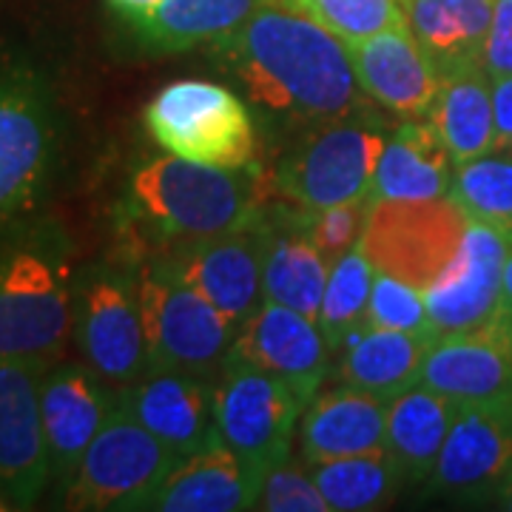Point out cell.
<instances>
[{"instance_id":"6da1fadb","label":"cell","mask_w":512,"mask_h":512,"mask_svg":"<svg viewBox=\"0 0 512 512\" xmlns=\"http://www.w3.org/2000/svg\"><path fill=\"white\" fill-rule=\"evenodd\" d=\"M248 100L279 128L328 126L370 111L348 43L285 3H259L237 32L214 43Z\"/></svg>"},{"instance_id":"7a4b0ae2","label":"cell","mask_w":512,"mask_h":512,"mask_svg":"<svg viewBox=\"0 0 512 512\" xmlns=\"http://www.w3.org/2000/svg\"><path fill=\"white\" fill-rule=\"evenodd\" d=\"M268 188L274 174L268 180L256 163L217 168L165 151L134 168L128 211L163 237L200 242L262 220Z\"/></svg>"},{"instance_id":"3957f363","label":"cell","mask_w":512,"mask_h":512,"mask_svg":"<svg viewBox=\"0 0 512 512\" xmlns=\"http://www.w3.org/2000/svg\"><path fill=\"white\" fill-rule=\"evenodd\" d=\"M74 330L69 245L32 228L0 245V359L55 365Z\"/></svg>"},{"instance_id":"277c9868","label":"cell","mask_w":512,"mask_h":512,"mask_svg":"<svg viewBox=\"0 0 512 512\" xmlns=\"http://www.w3.org/2000/svg\"><path fill=\"white\" fill-rule=\"evenodd\" d=\"M387 134L373 111L311 128L274 168L276 191L299 208H330L370 197Z\"/></svg>"},{"instance_id":"5b68a950","label":"cell","mask_w":512,"mask_h":512,"mask_svg":"<svg viewBox=\"0 0 512 512\" xmlns=\"http://www.w3.org/2000/svg\"><path fill=\"white\" fill-rule=\"evenodd\" d=\"M154 143L191 163L245 168L256 163V128L248 106L225 86L180 80L146 106Z\"/></svg>"},{"instance_id":"8992f818","label":"cell","mask_w":512,"mask_h":512,"mask_svg":"<svg viewBox=\"0 0 512 512\" xmlns=\"http://www.w3.org/2000/svg\"><path fill=\"white\" fill-rule=\"evenodd\" d=\"M137 288L146 325L148 367L188 370L202 379L220 373L237 345V325L180 282L163 262L143 265Z\"/></svg>"},{"instance_id":"52a82bcc","label":"cell","mask_w":512,"mask_h":512,"mask_svg":"<svg viewBox=\"0 0 512 512\" xmlns=\"http://www.w3.org/2000/svg\"><path fill=\"white\" fill-rule=\"evenodd\" d=\"M302 413L305 404L288 384L234 356L214 384V416L222 444L262 481L291 456Z\"/></svg>"},{"instance_id":"ba28073f","label":"cell","mask_w":512,"mask_h":512,"mask_svg":"<svg viewBox=\"0 0 512 512\" xmlns=\"http://www.w3.org/2000/svg\"><path fill=\"white\" fill-rule=\"evenodd\" d=\"M180 458L123 407H117L80 458L74 476L63 484V507L143 510L148 495L163 484Z\"/></svg>"},{"instance_id":"9c48e42d","label":"cell","mask_w":512,"mask_h":512,"mask_svg":"<svg viewBox=\"0 0 512 512\" xmlns=\"http://www.w3.org/2000/svg\"><path fill=\"white\" fill-rule=\"evenodd\" d=\"M57 143V111L43 80L23 69H0V228L43 197Z\"/></svg>"},{"instance_id":"30bf717a","label":"cell","mask_w":512,"mask_h":512,"mask_svg":"<svg viewBox=\"0 0 512 512\" xmlns=\"http://www.w3.org/2000/svg\"><path fill=\"white\" fill-rule=\"evenodd\" d=\"M470 217L453 197L424 202L373 200L362 251L379 274L427 291L458 256Z\"/></svg>"},{"instance_id":"8fae6325","label":"cell","mask_w":512,"mask_h":512,"mask_svg":"<svg viewBox=\"0 0 512 512\" xmlns=\"http://www.w3.org/2000/svg\"><path fill=\"white\" fill-rule=\"evenodd\" d=\"M74 339L86 365L117 390L148 370V342L137 276L94 268L74 288Z\"/></svg>"},{"instance_id":"7c38bea8","label":"cell","mask_w":512,"mask_h":512,"mask_svg":"<svg viewBox=\"0 0 512 512\" xmlns=\"http://www.w3.org/2000/svg\"><path fill=\"white\" fill-rule=\"evenodd\" d=\"M52 365L0 359V490L29 510L52 481V461L40 416V382Z\"/></svg>"},{"instance_id":"4fadbf2b","label":"cell","mask_w":512,"mask_h":512,"mask_svg":"<svg viewBox=\"0 0 512 512\" xmlns=\"http://www.w3.org/2000/svg\"><path fill=\"white\" fill-rule=\"evenodd\" d=\"M268 239L271 225L259 220L220 237L188 242V254L163 265L202 299H208L228 322L242 328L245 319L254 316L256 308L265 302L262 274Z\"/></svg>"},{"instance_id":"5bb4252c","label":"cell","mask_w":512,"mask_h":512,"mask_svg":"<svg viewBox=\"0 0 512 512\" xmlns=\"http://www.w3.org/2000/svg\"><path fill=\"white\" fill-rule=\"evenodd\" d=\"M512 470V396L458 404L439 461L427 484L433 493L478 498L493 495Z\"/></svg>"},{"instance_id":"9a60e30c","label":"cell","mask_w":512,"mask_h":512,"mask_svg":"<svg viewBox=\"0 0 512 512\" xmlns=\"http://www.w3.org/2000/svg\"><path fill=\"white\" fill-rule=\"evenodd\" d=\"M510 242L470 220L458 256L424 291L433 339L476 330L498 319Z\"/></svg>"},{"instance_id":"2e32d148","label":"cell","mask_w":512,"mask_h":512,"mask_svg":"<svg viewBox=\"0 0 512 512\" xmlns=\"http://www.w3.org/2000/svg\"><path fill=\"white\" fill-rule=\"evenodd\" d=\"M120 407V393L94 367L52 365L40 382V416L52 461V481L74 476L89 444Z\"/></svg>"},{"instance_id":"e0dca14e","label":"cell","mask_w":512,"mask_h":512,"mask_svg":"<svg viewBox=\"0 0 512 512\" xmlns=\"http://www.w3.org/2000/svg\"><path fill=\"white\" fill-rule=\"evenodd\" d=\"M120 407L177 456H194L220 444L214 416V387L202 376L174 367H148L117 390Z\"/></svg>"},{"instance_id":"ac0fdd59","label":"cell","mask_w":512,"mask_h":512,"mask_svg":"<svg viewBox=\"0 0 512 512\" xmlns=\"http://www.w3.org/2000/svg\"><path fill=\"white\" fill-rule=\"evenodd\" d=\"M231 356L274 373L305 407L328 379L330 348L316 319L276 302H262L254 316L245 319Z\"/></svg>"},{"instance_id":"d6986e66","label":"cell","mask_w":512,"mask_h":512,"mask_svg":"<svg viewBox=\"0 0 512 512\" xmlns=\"http://www.w3.org/2000/svg\"><path fill=\"white\" fill-rule=\"evenodd\" d=\"M353 72L365 94L402 120L430 117L441 92V74L410 26L348 43Z\"/></svg>"},{"instance_id":"ffe728a7","label":"cell","mask_w":512,"mask_h":512,"mask_svg":"<svg viewBox=\"0 0 512 512\" xmlns=\"http://www.w3.org/2000/svg\"><path fill=\"white\" fill-rule=\"evenodd\" d=\"M419 384L456 404L512 396V342L498 322L436 336L421 362Z\"/></svg>"},{"instance_id":"44dd1931","label":"cell","mask_w":512,"mask_h":512,"mask_svg":"<svg viewBox=\"0 0 512 512\" xmlns=\"http://www.w3.org/2000/svg\"><path fill=\"white\" fill-rule=\"evenodd\" d=\"M262 490L239 456L214 444L194 456L177 461V467L163 478V484L148 495L143 510L154 512H239L254 510Z\"/></svg>"},{"instance_id":"7402d4cb","label":"cell","mask_w":512,"mask_h":512,"mask_svg":"<svg viewBox=\"0 0 512 512\" xmlns=\"http://www.w3.org/2000/svg\"><path fill=\"white\" fill-rule=\"evenodd\" d=\"M387 402L350 384L316 393L299 419V447L305 464L365 456L384 450Z\"/></svg>"},{"instance_id":"603a6c76","label":"cell","mask_w":512,"mask_h":512,"mask_svg":"<svg viewBox=\"0 0 512 512\" xmlns=\"http://www.w3.org/2000/svg\"><path fill=\"white\" fill-rule=\"evenodd\" d=\"M456 163L430 117L404 120L384 143L370 200L424 202L453 194Z\"/></svg>"},{"instance_id":"cb8c5ba5","label":"cell","mask_w":512,"mask_h":512,"mask_svg":"<svg viewBox=\"0 0 512 512\" xmlns=\"http://www.w3.org/2000/svg\"><path fill=\"white\" fill-rule=\"evenodd\" d=\"M407 26L436 63L441 80L481 66L495 0H402Z\"/></svg>"},{"instance_id":"d4e9b609","label":"cell","mask_w":512,"mask_h":512,"mask_svg":"<svg viewBox=\"0 0 512 512\" xmlns=\"http://www.w3.org/2000/svg\"><path fill=\"white\" fill-rule=\"evenodd\" d=\"M430 342V336L419 333L367 328L339 350L336 373L342 384L390 402L419 384L421 362Z\"/></svg>"},{"instance_id":"484cf974","label":"cell","mask_w":512,"mask_h":512,"mask_svg":"<svg viewBox=\"0 0 512 512\" xmlns=\"http://www.w3.org/2000/svg\"><path fill=\"white\" fill-rule=\"evenodd\" d=\"M458 404L436 390L413 384L387 402L384 450L396 461L407 481H427L439 461Z\"/></svg>"},{"instance_id":"4316f807","label":"cell","mask_w":512,"mask_h":512,"mask_svg":"<svg viewBox=\"0 0 512 512\" xmlns=\"http://www.w3.org/2000/svg\"><path fill=\"white\" fill-rule=\"evenodd\" d=\"M430 123L441 134L456 165L495 151L493 77L484 72V66H473L441 80Z\"/></svg>"},{"instance_id":"83f0119b","label":"cell","mask_w":512,"mask_h":512,"mask_svg":"<svg viewBox=\"0 0 512 512\" xmlns=\"http://www.w3.org/2000/svg\"><path fill=\"white\" fill-rule=\"evenodd\" d=\"M265 0H163L131 23L137 37L157 52H185L237 32Z\"/></svg>"},{"instance_id":"f1b7e54d","label":"cell","mask_w":512,"mask_h":512,"mask_svg":"<svg viewBox=\"0 0 512 512\" xmlns=\"http://www.w3.org/2000/svg\"><path fill=\"white\" fill-rule=\"evenodd\" d=\"M330 265L325 256L313 248V242L296 217L288 228L271 225V239L265 251V274H262V296L265 302H276L293 311L316 319L322 308V296L328 288Z\"/></svg>"},{"instance_id":"f546056e","label":"cell","mask_w":512,"mask_h":512,"mask_svg":"<svg viewBox=\"0 0 512 512\" xmlns=\"http://www.w3.org/2000/svg\"><path fill=\"white\" fill-rule=\"evenodd\" d=\"M308 467L316 487L330 504V512L382 510L393 504V498L407 484V478L387 450L319 461Z\"/></svg>"},{"instance_id":"4dcf8cb0","label":"cell","mask_w":512,"mask_h":512,"mask_svg":"<svg viewBox=\"0 0 512 512\" xmlns=\"http://www.w3.org/2000/svg\"><path fill=\"white\" fill-rule=\"evenodd\" d=\"M373 279H376V268L365 256L362 245L348 251L330 268L328 288L316 316V325L322 330L330 353H339L362 330H367V305H370Z\"/></svg>"},{"instance_id":"1f68e13d","label":"cell","mask_w":512,"mask_h":512,"mask_svg":"<svg viewBox=\"0 0 512 512\" xmlns=\"http://www.w3.org/2000/svg\"><path fill=\"white\" fill-rule=\"evenodd\" d=\"M453 200L478 225L512 245V154L490 151L453 171Z\"/></svg>"},{"instance_id":"d6a6232c","label":"cell","mask_w":512,"mask_h":512,"mask_svg":"<svg viewBox=\"0 0 512 512\" xmlns=\"http://www.w3.org/2000/svg\"><path fill=\"white\" fill-rule=\"evenodd\" d=\"M279 3L322 23L345 43L379 35L384 29L407 26L402 0H279Z\"/></svg>"},{"instance_id":"836d02e7","label":"cell","mask_w":512,"mask_h":512,"mask_svg":"<svg viewBox=\"0 0 512 512\" xmlns=\"http://www.w3.org/2000/svg\"><path fill=\"white\" fill-rule=\"evenodd\" d=\"M370 205H373V200L365 197V200L342 202V205L316 208V211L299 208L296 225L302 228V234L311 239L313 248L325 256V262L333 268L348 251L362 245Z\"/></svg>"},{"instance_id":"e575fe53","label":"cell","mask_w":512,"mask_h":512,"mask_svg":"<svg viewBox=\"0 0 512 512\" xmlns=\"http://www.w3.org/2000/svg\"><path fill=\"white\" fill-rule=\"evenodd\" d=\"M367 328L402 330V333H419L433 339L424 291L396 276L376 271L370 305H367Z\"/></svg>"},{"instance_id":"d590c367","label":"cell","mask_w":512,"mask_h":512,"mask_svg":"<svg viewBox=\"0 0 512 512\" xmlns=\"http://www.w3.org/2000/svg\"><path fill=\"white\" fill-rule=\"evenodd\" d=\"M254 510L265 512H330V504L325 501L322 490L316 487L311 473L291 467L288 461L274 467L256 498Z\"/></svg>"},{"instance_id":"8d00e7d4","label":"cell","mask_w":512,"mask_h":512,"mask_svg":"<svg viewBox=\"0 0 512 512\" xmlns=\"http://www.w3.org/2000/svg\"><path fill=\"white\" fill-rule=\"evenodd\" d=\"M481 66L493 80L512 77V0H495L493 26L484 43Z\"/></svg>"},{"instance_id":"74e56055","label":"cell","mask_w":512,"mask_h":512,"mask_svg":"<svg viewBox=\"0 0 512 512\" xmlns=\"http://www.w3.org/2000/svg\"><path fill=\"white\" fill-rule=\"evenodd\" d=\"M495 151L512 154V77L493 80Z\"/></svg>"},{"instance_id":"f35d334b","label":"cell","mask_w":512,"mask_h":512,"mask_svg":"<svg viewBox=\"0 0 512 512\" xmlns=\"http://www.w3.org/2000/svg\"><path fill=\"white\" fill-rule=\"evenodd\" d=\"M106 3H109V9L117 18H123L131 26V23H137L140 18H146L148 12L157 3H163V0H106Z\"/></svg>"},{"instance_id":"ab89813d","label":"cell","mask_w":512,"mask_h":512,"mask_svg":"<svg viewBox=\"0 0 512 512\" xmlns=\"http://www.w3.org/2000/svg\"><path fill=\"white\" fill-rule=\"evenodd\" d=\"M501 330L510 336L512 342V248L507 256V268H504V288H501V308H498V319H495Z\"/></svg>"},{"instance_id":"60d3db41","label":"cell","mask_w":512,"mask_h":512,"mask_svg":"<svg viewBox=\"0 0 512 512\" xmlns=\"http://www.w3.org/2000/svg\"><path fill=\"white\" fill-rule=\"evenodd\" d=\"M495 504L501 507V510H510L512 512V470L504 476V481L498 484V490L493 493Z\"/></svg>"},{"instance_id":"b9f144b4","label":"cell","mask_w":512,"mask_h":512,"mask_svg":"<svg viewBox=\"0 0 512 512\" xmlns=\"http://www.w3.org/2000/svg\"><path fill=\"white\" fill-rule=\"evenodd\" d=\"M12 510H18V507H15V504H12V501L6 498V493L0 490V512H12Z\"/></svg>"},{"instance_id":"7bdbcfd3","label":"cell","mask_w":512,"mask_h":512,"mask_svg":"<svg viewBox=\"0 0 512 512\" xmlns=\"http://www.w3.org/2000/svg\"><path fill=\"white\" fill-rule=\"evenodd\" d=\"M265 3H274V0H265Z\"/></svg>"}]
</instances>
